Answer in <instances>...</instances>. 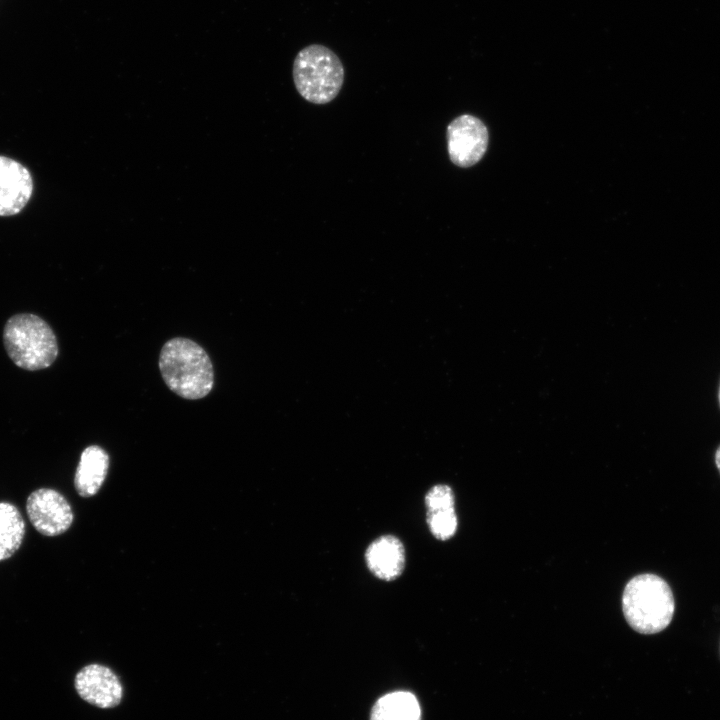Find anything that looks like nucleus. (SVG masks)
I'll list each match as a JSON object with an SVG mask.
<instances>
[{"mask_svg":"<svg viewBox=\"0 0 720 720\" xmlns=\"http://www.w3.org/2000/svg\"><path fill=\"white\" fill-rule=\"evenodd\" d=\"M3 342L14 364L29 371L49 367L58 355L53 330L42 318L30 313L16 314L7 320Z\"/></svg>","mask_w":720,"mask_h":720,"instance_id":"7ed1b4c3","label":"nucleus"},{"mask_svg":"<svg viewBox=\"0 0 720 720\" xmlns=\"http://www.w3.org/2000/svg\"><path fill=\"white\" fill-rule=\"evenodd\" d=\"M622 608L626 621L641 634L664 630L671 622L675 602L667 582L655 574H640L625 586Z\"/></svg>","mask_w":720,"mask_h":720,"instance_id":"f03ea898","label":"nucleus"},{"mask_svg":"<svg viewBox=\"0 0 720 720\" xmlns=\"http://www.w3.org/2000/svg\"><path fill=\"white\" fill-rule=\"evenodd\" d=\"M159 369L167 387L182 398L207 396L214 384V371L206 351L183 337L167 341L159 356Z\"/></svg>","mask_w":720,"mask_h":720,"instance_id":"f257e3e1","label":"nucleus"},{"mask_svg":"<svg viewBox=\"0 0 720 720\" xmlns=\"http://www.w3.org/2000/svg\"><path fill=\"white\" fill-rule=\"evenodd\" d=\"M425 505L428 511L444 510L454 508V494L452 489L445 484H438L430 488L425 495Z\"/></svg>","mask_w":720,"mask_h":720,"instance_id":"4468645a","label":"nucleus"},{"mask_svg":"<svg viewBox=\"0 0 720 720\" xmlns=\"http://www.w3.org/2000/svg\"><path fill=\"white\" fill-rule=\"evenodd\" d=\"M75 689L91 705L109 709L122 700L123 688L118 676L107 666L89 664L75 676Z\"/></svg>","mask_w":720,"mask_h":720,"instance_id":"0eeeda50","label":"nucleus"},{"mask_svg":"<svg viewBox=\"0 0 720 720\" xmlns=\"http://www.w3.org/2000/svg\"><path fill=\"white\" fill-rule=\"evenodd\" d=\"M447 143L451 162L456 166L467 168L475 165L485 154L488 131L481 120L464 114L448 125Z\"/></svg>","mask_w":720,"mask_h":720,"instance_id":"423d86ee","label":"nucleus"},{"mask_svg":"<svg viewBox=\"0 0 720 720\" xmlns=\"http://www.w3.org/2000/svg\"><path fill=\"white\" fill-rule=\"evenodd\" d=\"M426 519L431 533L439 540H447L456 532L457 516L454 508L428 511Z\"/></svg>","mask_w":720,"mask_h":720,"instance_id":"ddd939ff","label":"nucleus"},{"mask_svg":"<svg viewBox=\"0 0 720 720\" xmlns=\"http://www.w3.org/2000/svg\"><path fill=\"white\" fill-rule=\"evenodd\" d=\"M109 468V455L97 445L86 447L81 453L74 476V486L82 497L95 495L105 481Z\"/></svg>","mask_w":720,"mask_h":720,"instance_id":"9d476101","label":"nucleus"},{"mask_svg":"<svg viewBox=\"0 0 720 720\" xmlns=\"http://www.w3.org/2000/svg\"><path fill=\"white\" fill-rule=\"evenodd\" d=\"M27 516L34 528L44 536H58L73 523L70 503L57 490L39 488L26 501Z\"/></svg>","mask_w":720,"mask_h":720,"instance_id":"39448f33","label":"nucleus"},{"mask_svg":"<svg viewBox=\"0 0 720 720\" xmlns=\"http://www.w3.org/2000/svg\"><path fill=\"white\" fill-rule=\"evenodd\" d=\"M293 80L298 93L313 104L331 102L340 92L344 67L328 47L312 44L301 49L293 64Z\"/></svg>","mask_w":720,"mask_h":720,"instance_id":"20e7f679","label":"nucleus"},{"mask_svg":"<svg viewBox=\"0 0 720 720\" xmlns=\"http://www.w3.org/2000/svg\"><path fill=\"white\" fill-rule=\"evenodd\" d=\"M25 535V522L19 509L10 502H0V562L12 557Z\"/></svg>","mask_w":720,"mask_h":720,"instance_id":"f8f14e48","label":"nucleus"},{"mask_svg":"<svg viewBox=\"0 0 720 720\" xmlns=\"http://www.w3.org/2000/svg\"><path fill=\"white\" fill-rule=\"evenodd\" d=\"M718 399H719V404H720V385H719Z\"/></svg>","mask_w":720,"mask_h":720,"instance_id":"dca6fc26","label":"nucleus"},{"mask_svg":"<svg viewBox=\"0 0 720 720\" xmlns=\"http://www.w3.org/2000/svg\"><path fill=\"white\" fill-rule=\"evenodd\" d=\"M370 720H421V708L411 692L394 691L374 703Z\"/></svg>","mask_w":720,"mask_h":720,"instance_id":"9b49d317","label":"nucleus"},{"mask_svg":"<svg viewBox=\"0 0 720 720\" xmlns=\"http://www.w3.org/2000/svg\"><path fill=\"white\" fill-rule=\"evenodd\" d=\"M715 463H716V466L720 473V446L718 447V449L716 450V453H715Z\"/></svg>","mask_w":720,"mask_h":720,"instance_id":"2eb2a0df","label":"nucleus"},{"mask_svg":"<svg viewBox=\"0 0 720 720\" xmlns=\"http://www.w3.org/2000/svg\"><path fill=\"white\" fill-rule=\"evenodd\" d=\"M33 193V179L22 164L0 156V216L20 213Z\"/></svg>","mask_w":720,"mask_h":720,"instance_id":"6e6552de","label":"nucleus"},{"mask_svg":"<svg viewBox=\"0 0 720 720\" xmlns=\"http://www.w3.org/2000/svg\"><path fill=\"white\" fill-rule=\"evenodd\" d=\"M365 560L373 575L385 581L394 580L405 566L404 546L393 535L381 536L368 546Z\"/></svg>","mask_w":720,"mask_h":720,"instance_id":"1a4fd4ad","label":"nucleus"}]
</instances>
